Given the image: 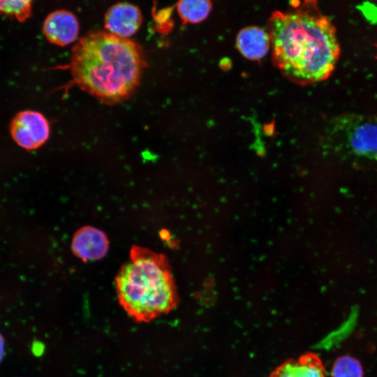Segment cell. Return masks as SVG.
Instances as JSON below:
<instances>
[{
  "label": "cell",
  "instance_id": "obj_1",
  "mask_svg": "<svg viewBox=\"0 0 377 377\" xmlns=\"http://www.w3.org/2000/svg\"><path fill=\"white\" fill-rule=\"evenodd\" d=\"M273 58L290 80L309 84L327 79L340 54L336 29L322 13L318 0H292L275 10L267 24Z\"/></svg>",
  "mask_w": 377,
  "mask_h": 377
},
{
  "label": "cell",
  "instance_id": "obj_2",
  "mask_svg": "<svg viewBox=\"0 0 377 377\" xmlns=\"http://www.w3.org/2000/svg\"><path fill=\"white\" fill-rule=\"evenodd\" d=\"M145 66L137 43L105 31L82 38L70 61L73 82L108 104L129 98L138 87Z\"/></svg>",
  "mask_w": 377,
  "mask_h": 377
},
{
  "label": "cell",
  "instance_id": "obj_3",
  "mask_svg": "<svg viewBox=\"0 0 377 377\" xmlns=\"http://www.w3.org/2000/svg\"><path fill=\"white\" fill-rule=\"evenodd\" d=\"M115 281L119 304L136 322H149L177 304L168 260L147 248L131 247L129 260L121 267Z\"/></svg>",
  "mask_w": 377,
  "mask_h": 377
},
{
  "label": "cell",
  "instance_id": "obj_4",
  "mask_svg": "<svg viewBox=\"0 0 377 377\" xmlns=\"http://www.w3.org/2000/svg\"><path fill=\"white\" fill-rule=\"evenodd\" d=\"M332 158L377 170V115L348 113L334 116L324 136Z\"/></svg>",
  "mask_w": 377,
  "mask_h": 377
},
{
  "label": "cell",
  "instance_id": "obj_5",
  "mask_svg": "<svg viewBox=\"0 0 377 377\" xmlns=\"http://www.w3.org/2000/svg\"><path fill=\"white\" fill-rule=\"evenodd\" d=\"M50 124L45 117L34 110L18 112L10 124L13 140L22 148L34 150L41 147L50 136Z\"/></svg>",
  "mask_w": 377,
  "mask_h": 377
},
{
  "label": "cell",
  "instance_id": "obj_6",
  "mask_svg": "<svg viewBox=\"0 0 377 377\" xmlns=\"http://www.w3.org/2000/svg\"><path fill=\"white\" fill-rule=\"evenodd\" d=\"M73 253L82 261L103 258L109 250L107 235L93 226H83L74 234L71 242Z\"/></svg>",
  "mask_w": 377,
  "mask_h": 377
},
{
  "label": "cell",
  "instance_id": "obj_7",
  "mask_svg": "<svg viewBox=\"0 0 377 377\" xmlns=\"http://www.w3.org/2000/svg\"><path fill=\"white\" fill-rule=\"evenodd\" d=\"M142 22L140 9L129 3H118L111 6L105 15L104 24L108 32L128 38L140 29Z\"/></svg>",
  "mask_w": 377,
  "mask_h": 377
},
{
  "label": "cell",
  "instance_id": "obj_8",
  "mask_svg": "<svg viewBox=\"0 0 377 377\" xmlns=\"http://www.w3.org/2000/svg\"><path fill=\"white\" fill-rule=\"evenodd\" d=\"M43 31L51 43L66 46L77 39L79 23L72 13L66 10H58L50 13L45 19Z\"/></svg>",
  "mask_w": 377,
  "mask_h": 377
},
{
  "label": "cell",
  "instance_id": "obj_9",
  "mask_svg": "<svg viewBox=\"0 0 377 377\" xmlns=\"http://www.w3.org/2000/svg\"><path fill=\"white\" fill-rule=\"evenodd\" d=\"M236 45L244 57L257 60L268 52L271 40L267 31L258 26H248L238 32Z\"/></svg>",
  "mask_w": 377,
  "mask_h": 377
},
{
  "label": "cell",
  "instance_id": "obj_10",
  "mask_svg": "<svg viewBox=\"0 0 377 377\" xmlns=\"http://www.w3.org/2000/svg\"><path fill=\"white\" fill-rule=\"evenodd\" d=\"M320 359L308 353L297 359L288 360L276 367L268 377H324Z\"/></svg>",
  "mask_w": 377,
  "mask_h": 377
},
{
  "label": "cell",
  "instance_id": "obj_11",
  "mask_svg": "<svg viewBox=\"0 0 377 377\" xmlns=\"http://www.w3.org/2000/svg\"><path fill=\"white\" fill-rule=\"evenodd\" d=\"M212 9L211 0H178L177 3V10L184 24L203 22Z\"/></svg>",
  "mask_w": 377,
  "mask_h": 377
},
{
  "label": "cell",
  "instance_id": "obj_12",
  "mask_svg": "<svg viewBox=\"0 0 377 377\" xmlns=\"http://www.w3.org/2000/svg\"><path fill=\"white\" fill-rule=\"evenodd\" d=\"M33 0H0V14L24 22L31 13Z\"/></svg>",
  "mask_w": 377,
  "mask_h": 377
},
{
  "label": "cell",
  "instance_id": "obj_13",
  "mask_svg": "<svg viewBox=\"0 0 377 377\" xmlns=\"http://www.w3.org/2000/svg\"><path fill=\"white\" fill-rule=\"evenodd\" d=\"M332 377H363L360 362L353 357H339L333 364Z\"/></svg>",
  "mask_w": 377,
  "mask_h": 377
},
{
  "label": "cell",
  "instance_id": "obj_14",
  "mask_svg": "<svg viewBox=\"0 0 377 377\" xmlns=\"http://www.w3.org/2000/svg\"><path fill=\"white\" fill-rule=\"evenodd\" d=\"M5 350V342L2 335L0 334V362L2 360Z\"/></svg>",
  "mask_w": 377,
  "mask_h": 377
},
{
  "label": "cell",
  "instance_id": "obj_15",
  "mask_svg": "<svg viewBox=\"0 0 377 377\" xmlns=\"http://www.w3.org/2000/svg\"><path fill=\"white\" fill-rule=\"evenodd\" d=\"M376 49H377V44H376Z\"/></svg>",
  "mask_w": 377,
  "mask_h": 377
},
{
  "label": "cell",
  "instance_id": "obj_16",
  "mask_svg": "<svg viewBox=\"0 0 377 377\" xmlns=\"http://www.w3.org/2000/svg\"><path fill=\"white\" fill-rule=\"evenodd\" d=\"M375 1H377V0H375Z\"/></svg>",
  "mask_w": 377,
  "mask_h": 377
}]
</instances>
